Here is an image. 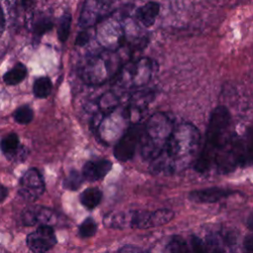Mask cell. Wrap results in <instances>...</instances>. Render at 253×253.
Instances as JSON below:
<instances>
[{"label": "cell", "mask_w": 253, "mask_h": 253, "mask_svg": "<svg viewBox=\"0 0 253 253\" xmlns=\"http://www.w3.org/2000/svg\"><path fill=\"white\" fill-rule=\"evenodd\" d=\"M90 40V35L87 31H81L77 37H76V41H75V44L79 45V46H83L85 45Z\"/></svg>", "instance_id": "83f0119b"}, {"label": "cell", "mask_w": 253, "mask_h": 253, "mask_svg": "<svg viewBox=\"0 0 253 253\" xmlns=\"http://www.w3.org/2000/svg\"><path fill=\"white\" fill-rule=\"evenodd\" d=\"M4 29H5V18H4V14H3L2 8L0 6V37L3 34Z\"/></svg>", "instance_id": "1f68e13d"}, {"label": "cell", "mask_w": 253, "mask_h": 253, "mask_svg": "<svg viewBox=\"0 0 253 253\" xmlns=\"http://www.w3.org/2000/svg\"><path fill=\"white\" fill-rule=\"evenodd\" d=\"M120 252H136V251H143L140 247H135L134 245H125L119 249Z\"/></svg>", "instance_id": "f546056e"}, {"label": "cell", "mask_w": 253, "mask_h": 253, "mask_svg": "<svg viewBox=\"0 0 253 253\" xmlns=\"http://www.w3.org/2000/svg\"><path fill=\"white\" fill-rule=\"evenodd\" d=\"M103 222L107 227L124 229L129 227V211H116L106 214Z\"/></svg>", "instance_id": "2e32d148"}, {"label": "cell", "mask_w": 253, "mask_h": 253, "mask_svg": "<svg viewBox=\"0 0 253 253\" xmlns=\"http://www.w3.org/2000/svg\"><path fill=\"white\" fill-rule=\"evenodd\" d=\"M102 196L103 194L99 188H88L80 194L79 201L81 205L87 210H93L100 204Z\"/></svg>", "instance_id": "ac0fdd59"}, {"label": "cell", "mask_w": 253, "mask_h": 253, "mask_svg": "<svg viewBox=\"0 0 253 253\" xmlns=\"http://www.w3.org/2000/svg\"><path fill=\"white\" fill-rule=\"evenodd\" d=\"M57 239L51 225L41 224L39 227L29 233L26 238L28 248L36 253L46 252L54 247Z\"/></svg>", "instance_id": "9c48e42d"}, {"label": "cell", "mask_w": 253, "mask_h": 253, "mask_svg": "<svg viewBox=\"0 0 253 253\" xmlns=\"http://www.w3.org/2000/svg\"><path fill=\"white\" fill-rule=\"evenodd\" d=\"M113 163L108 159L87 161L82 168V177L88 182H95L103 179L112 169Z\"/></svg>", "instance_id": "5bb4252c"}, {"label": "cell", "mask_w": 253, "mask_h": 253, "mask_svg": "<svg viewBox=\"0 0 253 253\" xmlns=\"http://www.w3.org/2000/svg\"><path fill=\"white\" fill-rule=\"evenodd\" d=\"M45 190L42 175L37 168L28 169L19 180V196L27 202L39 200Z\"/></svg>", "instance_id": "ba28073f"}, {"label": "cell", "mask_w": 253, "mask_h": 253, "mask_svg": "<svg viewBox=\"0 0 253 253\" xmlns=\"http://www.w3.org/2000/svg\"><path fill=\"white\" fill-rule=\"evenodd\" d=\"M142 128L143 124L141 123H132L126 128L114 147V156L116 159L126 162L133 157L136 148L139 146Z\"/></svg>", "instance_id": "52a82bcc"}, {"label": "cell", "mask_w": 253, "mask_h": 253, "mask_svg": "<svg viewBox=\"0 0 253 253\" xmlns=\"http://www.w3.org/2000/svg\"><path fill=\"white\" fill-rule=\"evenodd\" d=\"M159 11L160 4L156 1H149L136 9L135 17L142 26L149 28L155 23L156 18L159 15Z\"/></svg>", "instance_id": "9a60e30c"}, {"label": "cell", "mask_w": 253, "mask_h": 253, "mask_svg": "<svg viewBox=\"0 0 253 253\" xmlns=\"http://www.w3.org/2000/svg\"><path fill=\"white\" fill-rule=\"evenodd\" d=\"M231 117L225 106H217L211 114L206 130V138L198 158L194 161V169L201 174L209 172L214 163L215 155L227 137Z\"/></svg>", "instance_id": "7a4b0ae2"}, {"label": "cell", "mask_w": 253, "mask_h": 253, "mask_svg": "<svg viewBox=\"0 0 253 253\" xmlns=\"http://www.w3.org/2000/svg\"><path fill=\"white\" fill-rule=\"evenodd\" d=\"M52 90V83L49 77L42 76L37 78L33 84V93L36 98L43 99L49 96Z\"/></svg>", "instance_id": "ffe728a7"}, {"label": "cell", "mask_w": 253, "mask_h": 253, "mask_svg": "<svg viewBox=\"0 0 253 253\" xmlns=\"http://www.w3.org/2000/svg\"><path fill=\"white\" fill-rule=\"evenodd\" d=\"M175 213L173 211L169 209H160L150 212L149 220H148V227H156L161 226L168 223L173 217Z\"/></svg>", "instance_id": "d6986e66"}, {"label": "cell", "mask_w": 253, "mask_h": 253, "mask_svg": "<svg viewBox=\"0 0 253 253\" xmlns=\"http://www.w3.org/2000/svg\"><path fill=\"white\" fill-rule=\"evenodd\" d=\"M252 245H253V238H252V235L249 234L243 240V248L247 252H252V249H253Z\"/></svg>", "instance_id": "f1b7e54d"}, {"label": "cell", "mask_w": 253, "mask_h": 253, "mask_svg": "<svg viewBox=\"0 0 253 253\" xmlns=\"http://www.w3.org/2000/svg\"><path fill=\"white\" fill-rule=\"evenodd\" d=\"M252 152V128L248 127L246 138H241L237 134L228 135L219 147L213 166L218 173H228L237 166L251 165Z\"/></svg>", "instance_id": "277c9868"}, {"label": "cell", "mask_w": 253, "mask_h": 253, "mask_svg": "<svg viewBox=\"0 0 253 253\" xmlns=\"http://www.w3.org/2000/svg\"><path fill=\"white\" fill-rule=\"evenodd\" d=\"M24 225L33 226L36 224H48L55 222L56 215L53 211L42 206H31L26 208L21 214Z\"/></svg>", "instance_id": "30bf717a"}, {"label": "cell", "mask_w": 253, "mask_h": 253, "mask_svg": "<svg viewBox=\"0 0 253 253\" xmlns=\"http://www.w3.org/2000/svg\"><path fill=\"white\" fill-rule=\"evenodd\" d=\"M27 74V66L22 62H17L11 69L3 74L2 78L6 85L16 86L26 78Z\"/></svg>", "instance_id": "e0dca14e"}, {"label": "cell", "mask_w": 253, "mask_h": 253, "mask_svg": "<svg viewBox=\"0 0 253 253\" xmlns=\"http://www.w3.org/2000/svg\"><path fill=\"white\" fill-rule=\"evenodd\" d=\"M23 1H25V0H23Z\"/></svg>", "instance_id": "836d02e7"}, {"label": "cell", "mask_w": 253, "mask_h": 253, "mask_svg": "<svg viewBox=\"0 0 253 253\" xmlns=\"http://www.w3.org/2000/svg\"><path fill=\"white\" fill-rule=\"evenodd\" d=\"M97 232V222L92 217L85 218L79 225L78 233L82 238H89Z\"/></svg>", "instance_id": "603a6c76"}, {"label": "cell", "mask_w": 253, "mask_h": 253, "mask_svg": "<svg viewBox=\"0 0 253 253\" xmlns=\"http://www.w3.org/2000/svg\"><path fill=\"white\" fill-rule=\"evenodd\" d=\"M174 126L173 119L163 112L153 114L143 124L139 147L144 160L151 161L162 151Z\"/></svg>", "instance_id": "3957f363"}, {"label": "cell", "mask_w": 253, "mask_h": 253, "mask_svg": "<svg viewBox=\"0 0 253 253\" xmlns=\"http://www.w3.org/2000/svg\"><path fill=\"white\" fill-rule=\"evenodd\" d=\"M151 101V94L149 92H137L131 97L128 105L126 106V115L129 121L132 123H141L140 119L148 108Z\"/></svg>", "instance_id": "4fadbf2b"}, {"label": "cell", "mask_w": 253, "mask_h": 253, "mask_svg": "<svg viewBox=\"0 0 253 253\" xmlns=\"http://www.w3.org/2000/svg\"><path fill=\"white\" fill-rule=\"evenodd\" d=\"M83 180L84 179H83L81 173H79L76 170H72L70 172V174L68 175V177L64 180L63 187L65 189H68L71 191H76L82 185Z\"/></svg>", "instance_id": "d4e9b609"}, {"label": "cell", "mask_w": 253, "mask_h": 253, "mask_svg": "<svg viewBox=\"0 0 253 253\" xmlns=\"http://www.w3.org/2000/svg\"><path fill=\"white\" fill-rule=\"evenodd\" d=\"M252 214L250 213L249 214V216H248V220H247V224H248V227L250 228V230H252V228H253V226H252Z\"/></svg>", "instance_id": "d6a6232c"}, {"label": "cell", "mask_w": 253, "mask_h": 253, "mask_svg": "<svg viewBox=\"0 0 253 253\" xmlns=\"http://www.w3.org/2000/svg\"><path fill=\"white\" fill-rule=\"evenodd\" d=\"M120 57L117 55L98 54L85 60L79 69V75L88 84L98 85L106 82L119 72Z\"/></svg>", "instance_id": "5b68a950"}, {"label": "cell", "mask_w": 253, "mask_h": 253, "mask_svg": "<svg viewBox=\"0 0 253 253\" xmlns=\"http://www.w3.org/2000/svg\"><path fill=\"white\" fill-rule=\"evenodd\" d=\"M8 193H9L8 188L6 186H4L3 184H0V204L6 200Z\"/></svg>", "instance_id": "4dcf8cb0"}, {"label": "cell", "mask_w": 253, "mask_h": 253, "mask_svg": "<svg viewBox=\"0 0 253 253\" xmlns=\"http://www.w3.org/2000/svg\"><path fill=\"white\" fill-rule=\"evenodd\" d=\"M52 28H53V23L50 19L42 18L35 23L33 33L36 38L40 39L42 36H43L45 33L50 31Z\"/></svg>", "instance_id": "cb8c5ba5"}, {"label": "cell", "mask_w": 253, "mask_h": 253, "mask_svg": "<svg viewBox=\"0 0 253 253\" xmlns=\"http://www.w3.org/2000/svg\"><path fill=\"white\" fill-rule=\"evenodd\" d=\"M235 193H236L235 191H232L230 189H225L220 187H211V188L192 191L189 194V199L195 203L212 204L222 199H225Z\"/></svg>", "instance_id": "7c38bea8"}, {"label": "cell", "mask_w": 253, "mask_h": 253, "mask_svg": "<svg viewBox=\"0 0 253 253\" xmlns=\"http://www.w3.org/2000/svg\"><path fill=\"white\" fill-rule=\"evenodd\" d=\"M191 246H192V249L196 252H201V251H206L207 248H206V244L205 242L197 237V236H192L191 238Z\"/></svg>", "instance_id": "4316f807"}, {"label": "cell", "mask_w": 253, "mask_h": 253, "mask_svg": "<svg viewBox=\"0 0 253 253\" xmlns=\"http://www.w3.org/2000/svg\"><path fill=\"white\" fill-rule=\"evenodd\" d=\"M200 140V131L191 123L175 126L162 151L150 161L149 170L164 175L183 171L195 161Z\"/></svg>", "instance_id": "6da1fadb"}, {"label": "cell", "mask_w": 253, "mask_h": 253, "mask_svg": "<svg viewBox=\"0 0 253 253\" xmlns=\"http://www.w3.org/2000/svg\"><path fill=\"white\" fill-rule=\"evenodd\" d=\"M72 16L70 13H63L59 18L58 27H57V37L61 42H65L70 34Z\"/></svg>", "instance_id": "44dd1931"}, {"label": "cell", "mask_w": 253, "mask_h": 253, "mask_svg": "<svg viewBox=\"0 0 253 253\" xmlns=\"http://www.w3.org/2000/svg\"><path fill=\"white\" fill-rule=\"evenodd\" d=\"M13 118L16 123L20 125H28L34 119V111L29 105L20 106L13 113Z\"/></svg>", "instance_id": "7402d4cb"}, {"label": "cell", "mask_w": 253, "mask_h": 253, "mask_svg": "<svg viewBox=\"0 0 253 253\" xmlns=\"http://www.w3.org/2000/svg\"><path fill=\"white\" fill-rule=\"evenodd\" d=\"M153 66L154 64L149 58H140L125 65L123 69L118 72V83L124 88L141 87L149 82Z\"/></svg>", "instance_id": "8992f818"}, {"label": "cell", "mask_w": 253, "mask_h": 253, "mask_svg": "<svg viewBox=\"0 0 253 253\" xmlns=\"http://www.w3.org/2000/svg\"><path fill=\"white\" fill-rule=\"evenodd\" d=\"M167 252H188L190 249L186 241L180 236H173L166 246Z\"/></svg>", "instance_id": "484cf974"}, {"label": "cell", "mask_w": 253, "mask_h": 253, "mask_svg": "<svg viewBox=\"0 0 253 253\" xmlns=\"http://www.w3.org/2000/svg\"><path fill=\"white\" fill-rule=\"evenodd\" d=\"M0 150L8 160L17 162L24 161L29 153L28 149L20 144V138L15 132L8 133L0 140Z\"/></svg>", "instance_id": "8fae6325"}]
</instances>
